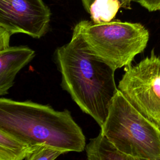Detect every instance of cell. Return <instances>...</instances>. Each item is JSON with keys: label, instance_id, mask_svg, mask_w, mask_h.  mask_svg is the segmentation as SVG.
I'll use <instances>...</instances> for the list:
<instances>
[{"label": "cell", "instance_id": "12", "mask_svg": "<svg viewBox=\"0 0 160 160\" xmlns=\"http://www.w3.org/2000/svg\"><path fill=\"white\" fill-rule=\"evenodd\" d=\"M150 12L160 10V0H134Z\"/></svg>", "mask_w": 160, "mask_h": 160}, {"label": "cell", "instance_id": "5", "mask_svg": "<svg viewBox=\"0 0 160 160\" xmlns=\"http://www.w3.org/2000/svg\"><path fill=\"white\" fill-rule=\"evenodd\" d=\"M118 88L160 130V57L154 50L138 64L125 67Z\"/></svg>", "mask_w": 160, "mask_h": 160}, {"label": "cell", "instance_id": "8", "mask_svg": "<svg viewBox=\"0 0 160 160\" xmlns=\"http://www.w3.org/2000/svg\"><path fill=\"white\" fill-rule=\"evenodd\" d=\"M32 146L0 129V160H24Z\"/></svg>", "mask_w": 160, "mask_h": 160}, {"label": "cell", "instance_id": "10", "mask_svg": "<svg viewBox=\"0 0 160 160\" xmlns=\"http://www.w3.org/2000/svg\"><path fill=\"white\" fill-rule=\"evenodd\" d=\"M64 153V151L46 144H36L32 146L24 160H55Z\"/></svg>", "mask_w": 160, "mask_h": 160}, {"label": "cell", "instance_id": "13", "mask_svg": "<svg viewBox=\"0 0 160 160\" xmlns=\"http://www.w3.org/2000/svg\"><path fill=\"white\" fill-rule=\"evenodd\" d=\"M12 35L9 31L0 27V51H2L10 46V38Z\"/></svg>", "mask_w": 160, "mask_h": 160}, {"label": "cell", "instance_id": "4", "mask_svg": "<svg viewBox=\"0 0 160 160\" xmlns=\"http://www.w3.org/2000/svg\"><path fill=\"white\" fill-rule=\"evenodd\" d=\"M74 29L95 54L115 70L131 65L149 39V31L142 24L119 19L100 24L82 20Z\"/></svg>", "mask_w": 160, "mask_h": 160}, {"label": "cell", "instance_id": "3", "mask_svg": "<svg viewBox=\"0 0 160 160\" xmlns=\"http://www.w3.org/2000/svg\"><path fill=\"white\" fill-rule=\"evenodd\" d=\"M100 132L123 154L146 159H160V130L119 89Z\"/></svg>", "mask_w": 160, "mask_h": 160}, {"label": "cell", "instance_id": "11", "mask_svg": "<svg viewBox=\"0 0 160 160\" xmlns=\"http://www.w3.org/2000/svg\"><path fill=\"white\" fill-rule=\"evenodd\" d=\"M104 160H160V159H146L138 158H135L131 156L121 152L118 151L115 148H112L108 152Z\"/></svg>", "mask_w": 160, "mask_h": 160}, {"label": "cell", "instance_id": "2", "mask_svg": "<svg viewBox=\"0 0 160 160\" xmlns=\"http://www.w3.org/2000/svg\"><path fill=\"white\" fill-rule=\"evenodd\" d=\"M0 129L31 146L46 144L68 152H82L85 136L68 109L57 111L31 101L0 99Z\"/></svg>", "mask_w": 160, "mask_h": 160}, {"label": "cell", "instance_id": "1", "mask_svg": "<svg viewBox=\"0 0 160 160\" xmlns=\"http://www.w3.org/2000/svg\"><path fill=\"white\" fill-rule=\"evenodd\" d=\"M54 59L62 89L101 128L118 91L116 70L95 54L74 29L70 41L55 50Z\"/></svg>", "mask_w": 160, "mask_h": 160}, {"label": "cell", "instance_id": "6", "mask_svg": "<svg viewBox=\"0 0 160 160\" xmlns=\"http://www.w3.org/2000/svg\"><path fill=\"white\" fill-rule=\"evenodd\" d=\"M51 12L42 0H0V27L12 35L39 39L49 30Z\"/></svg>", "mask_w": 160, "mask_h": 160}, {"label": "cell", "instance_id": "7", "mask_svg": "<svg viewBox=\"0 0 160 160\" xmlns=\"http://www.w3.org/2000/svg\"><path fill=\"white\" fill-rule=\"evenodd\" d=\"M35 51L26 46H9L0 51V95L7 94L17 74L35 57Z\"/></svg>", "mask_w": 160, "mask_h": 160}, {"label": "cell", "instance_id": "14", "mask_svg": "<svg viewBox=\"0 0 160 160\" xmlns=\"http://www.w3.org/2000/svg\"><path fill=\"white\" fill-rule=\"evenodd\" d=\"M81 1L82 2V4L84 9L87 12H88L89 7L94 0H81ZM119 1H121V3L122 4V8H128V9L130 8L131 2H134V0H119Z\"/></svg>", "mask_w": 160, "mask_h": 160}, {"label": "cell", "instance_id": "9", "mask_svg": "<svg viewBox=\"0 0 160 160\" xmlns=\"http://www.w3.org/2000/svg\"><path fill=\"white\" fill-rule=\"evenodd\" d=\"M122 4L119 0H94L88 13L96 24L108 22L114 19Z\"/></svg>", "mask_w": 160, "mask_h": 160}]
</instances>
